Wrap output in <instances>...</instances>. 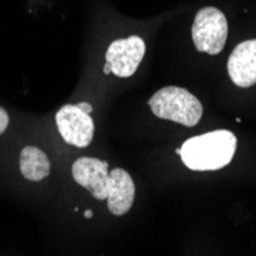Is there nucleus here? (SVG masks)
Wrapping results in <instances>:
<instances>
[{"label":"nucleus","instance_id":"nucleus-1","mask_svg":"<svg viewBox=\"0 0 256 256\" xmlns=\"http://www.w3.org/2000/svg\"><path fill=\"white\" fill-rule=\"evenodd\" d=\"M235 150V134L220 129L189 138L180 148V156L190 170H218L232 161Z\"/></svg>","mask_w":256,"mask_h":256},{"label":"nucleus","instance_id":"nucleus-2","mask_svg":"<svg viewBox=\"0 0 256 256\" xmlns=\"http://www.w3.org/2000/svg\"><path fill=\"white\" fill-rule=\"evenodd\" d=\"M150 110L161 120H170L182 126L194 128L202 117V104L188 89L166 86L149 98Z\"/></svg>","mask_w":256,"mask_h":256},{"label":"nucleus","instance_id":"nucleus-3","mask_svg":"<svg viewBox=\"0 0 256 256\" xmlns=\"http://www.w3.org/2000/svg\"><path fill=\"white\" fill-rule=\"evenodd\" d=\"M227 34V18L218 8L206 6L196 12L192 26V38L196 51L208 56L220 54L226 46Z\"/></svg>","mask_w":256,"mask_h":256},{"label":"nucleus","instance_id":"nucleus-4","mask_svg":"<svg viewBox=\"0 0 256 256\" xmlns=\"http://www.w3.org/2000/svg\"><path fill=\"white\" fill-rule=\"evenodd\" d=\"M56 123L62 138L76 148H88L94 138V120L78 104H66L56 115Z\"/></svg>","mask_w":256,"mask_h":256},{"label":"nucleus","instance_id":"nucleus-5","mask_svg":"<svg viewBox=\"0 0 256 256\" xmlns=\"http://www.w3.org/2000/svg\"><path fill=\"white\" fill-rule=\"evenodd\" d=\"M146 52V43L142 37L129 36L109 44L106 51V63L110 64V72L120 78L135 74Z\"/></svg>","mask_w":256,"mask_h":256},{"label":"nucleus","instance_id":"nucleus-6","mask_svg":"<svg viewBox=\"0 0 256 256\" xmlns=\"http://www.w3.org/2000/svg\"><path fill=\"white\" fill-rule=\"evenodd\" d=\"M72 176L77 184L83 186L96 200L108 198L109 164L106 161L90 156H82L72 164Z\"/></svg>","mask_w":256,"mask_h":256},{"label":"nucleus","instance_id":"nucleus-7","mask_svg":"<svg viewBox=\"0 0 256 256\" xmlns=\"http://www.w3.org/2000/svg\"><path fill=\"white\" fill-rule=\"evenodd\" d=\"M230 80L240 88L256 84V38L240 43L227 62Z\"/></svg>","mask_w":256,"mask_h":256},{"label":"nucleus","instance_id":"nucleus-8","mask_svg":"<svg viewBox=\"0 0 256 256\" xmlns=\"http://www.w3.org/2000/svg\"><path fill=\"white\" fill-rule=\"evenodd\" d=\"M108 208L115 216L126 215L135 200V184L132 176L120 168H115L109 174L108 186Z\"/></svg>","mask_w":256,"mask_h":256},{"label":"nucleus","instance_id":"nucleus-9","mask_svg":"<svg viewBox=\"0 0 256 256\" xmlns=\"http://www.w3.org/2000/svg\"><path fill=\"white\" fill-rule=\"evenodd\" d=\"M20 172L30 181L44 180L51 172L48 155L36 146H26L20 154Z\"/></svg>","mask_w":256,"mask_h":256},{"label":"nucleus","instance_id":"nucleus-10","mask_svg":"<svg viewBox=\"0 0 256 256\" xmlns=\"http://www.w3.org/2000/svg\"><path fill=\"white\" fill-rule=\"evenodd\" d=\"M8 124H10V115L2 106H0V135L6 130Z\"/></svg>","mask_w":256,"mask_h":256},{"label":"nucleus","instance_id":"nucleus-11","mask_svg":"<svg viewBox=\"0 0 256 256\" xmlns=\"http://www.w3.org/2000/svg\"><path fill=\"white\" fill-rule=\"evenodd\" d=\"M78 106L84 110V112H88V114H92V106L89 104V103H78Z\"/></svg>","mask_w":256,"mask_h":256},{"label":"nucleus","instance_id":"nucleus-12","mask_svg":"<svg viewBox=\"0 0 256 256\" xmlns=\"http://www.w3.org/2000/svg\"><path fill=\"white\" fill-rule=\"evenodd\" d=\"M103 72H104L106 76H108V74H110V64H109V63H106V64H104V69H103Z\"/></svg>","mask_w":256,"mask_h":256},{"label":"nucleus","instance_id":"nucleus-13","mask_svg":"<svg viewBox=\"0 0 256 256\" xmlns=\"http://www.w3.org/2000/svg\"><path fill=\"white\" fill-rule=\"evenodd\" d=\"M92 215H94V212H92V210H86L84 212V218H92Z\"/></svg>","mask_w":256,"mask_h":256}]
</instances>
